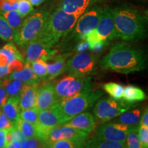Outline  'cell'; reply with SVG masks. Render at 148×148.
Returning a JSON list of instances; mask_svg holds the SVG:
<instances>
[{"instance_id":"obj_1","label":"cell","mask_w":148,"mask_h":148,"mask_svg":"<svg viewBox=\"0 0 148 148\" xmlns=\"http://www.w3.org/2000/svg\"><path fill=\"white\" fill-rule=\"evenodd\" d=\"M145 57L139 48L125 42H118L110 48L99 62L102 69L129 74L145 68Z\"/></svg>"},{"instance_id":"obj_2","label":"cell","mask_w":148,"mask_h":148,"mask_svg":"<svg viewBox=\"0 0 148 148\" xmlns=\"http://www.w3.org/2000/svg\"><path fill=\"white\" fill-rule=\"evenodd\" d=\"M113 16L116 38L127 41H137L145 36V18L131 8L111 9Z\"/></svg>"},{"instance_id":"obj_3","label":"cell","mask_w":148,"mask_h":148,"mask_svg":"<svg viewBox=\"0 0 148 148\" xmlns=\"http://www.w3.org/2000/svg\"><path fill=\"white\" fill-rule=\"evenodd\" d=\"M79 16L67 14L58 8L51 14L49 13L45 27L37 39L52 47L62 37L73 30Z\"/></svg>"},{"instance_id":"obj_4","label":"cell","mask_w":148,"mask_h":148,"mask_svg":"<svg viewBox=\"0 0 148 148\" xmlns=\"http://www.w3.org/2000/svg\"><path fill=\"white\" fill-rule=\"evenodd\" d=\"M103 95L102 90H92L78 94L63 101H57L54 105L60 114L64 124L73 116L89 108Z\"/></svg>"},{"instance_id":"obj_5","label":"cell","mask_w":148,"mask_h":148,"mask_svg":"<svg viewBox=\"0 0 148 148\" xmlns=\"http://www.w3.org/2000/svg\"><path fill=\"white\" fill-rule=\"evenodd\" d=\"M49 14L47 12L39 11L29 15L16 32L14 41L17 45L23 46L37 39L45 27Z\"/></svg>"},{"instance_id":"obj_6","label":"cell","mask_w":148,"mask_h":148,"mask_svg":"<svg viewBox=\"0 0 148 148\" xmlns=\"http://www.w3.org/2000/svg\"><path fill=\"white\" fill-rule=\"evenodd\" d=\"M92 90V78L90 76L80 77L69 75L54 84L56 102Z\"/></svg>"},{"instance_id":"obj_7","label":"cell","mask_w":148,"mask_h":148,"mask_svg":"<svg viewBox=\"0 0 148 148\" xmlns=\"http://www.w3.org/2000/svg\"><path fill=\"white\" fill-rule=\"evenodd\" d=\"M65 72L70 75L80 77L95 75L97 72V60L91 53L79 52L66 61Z\"/></svg>"},{"instance_id":"obj_8","label":"cell","mask_w":148,"mask_h":148,"mask_svg":"<svg viewBox=\"0 0 148 148\" xmlns=\"http://www.w3.org/2000/svg\"><path fill=\"white\" fill-rule=\"evenodd\" d=\"M134 106V103H129L112 97H104L97 101L93 109V113L99 121H108L129 110Z\"/></svg>"},{"instance_id":"obj_9","label":"cell","mask_w":148,"mask_h":148,"mask_svg":"<svg viewBox=\"0 0 148 148\" xmlns=\"http://www.w3.org/2000/svg\"><path fill=\"white\" fill-rule=\"evenodd\" d=\"M136 129L115 122L104 123L96 130V137L107 140L125 143L127 135L132 130Z\"/></svg>"},{"instance_id":"obj_10","label":"cell","mask_w":148,"mask_h":148,"mask_svg":"<svg viewBox=\"0 0 148 148\" xmlns=\"http://www.w3.org/2000/svg\"><path fill=\"white\" fill-rule=\"evenodd\" d=\"M103 9L100 7H93L84 12L75 23L73 35L82 38L87 35L97 27L100 19Z\"/></svg>"},{"instance_id":"obj_11","label":"cell","mask_w":148,"mask_h":148,"mask_svg":"<svg viewBox=\"0 0 148 148\" xmlns=\"http://www.w3.org/2000/svg\"><path fill=\"white\" fill-rule=\"evenodd\" d=\"M88 136V133L84 131L61 125L47 130L40 140L49 145L57 140L62 139L86 140Z\"/></svg>"},{"instance_id":"obj_12","label":"cell","mask_w":148,"mask_h":148,"mask_svg":"<svg viewBox=\"0 0 148 148\" xmlns=\"http://www.w3.org/2000/svg\"><path fill=\"white\" fill-rule=\"evenodd\" d=\"M94 31L102 46L108 43L112 38H116L115 27L111 8L103 9L99 23Z\"/></svg>"},{"instance_id":"obj_13","label":"cell","mask_w":148,"mask_h":148,"mask_svg":"<svg viewBox=\"0 0 148 148\" xmlns=\"http://www.w3.org/2000/svg\"><path fill=\"white\" fill-rule=\"evenodd\" d=\"M24 46H25V62L29 64L39 59L46 61L56 52V51L51 49V47L38 39L32 40Z\"/></svg>"},{"instance_id":"obj_14","label":"cell","mask_w":148,"mask_h":148,"mask_svg":"<svg viewBox=\"0 0 148 148\" xmlns=\"http://www.w3.org/2000/svg\"><path fill=\"white\" fill-rule=\"evenodd\" d=\"M63 124L62 118L54 104L45 110H40L38 114L37 128L41 130H49L53 127Z\"/></svg>"},{"instance_id":"obj_15","label":"cell","mask_w":148,"mask_h":148,"mask_svg":"<svg viewBox=\"0 0 148 148\" xmlns=\"http://www.w3.org/2000/svg\"><path fill=\"white\" fill-rule=\"evenodd\" d=\"M56 102V98L54 84H44L38 86L36 92V105L40 111L45 110Z\"/></svg>"},{"instance_id":"obj_16","label":"cell","mask_w":148,"mask_h":148,"mask_svg":"<svg viewBox=\"0 0 148 148\" xmlns=\"http://www.w3.org/2000/svg\"><path fill=\"white\" fill-rule=\"evenodd\" d=\"M62 125L89 133L92 132L95 128V120L91 113L84 112L73 116Z\"/></svg>"},{"instance_id":"obj_17","label":"cell","mask_w":148,"mask_h":148,"mask_svg":"<svg viewBox=\"0 0 148 148\" xmlns=\"http://www.w3.org/2000/svg\"><path fill=\"white\" fill-rule=\"evenodd\" d=\"M95 0H60L58 8L64 12L81 16Z\"/></svg>"},{"instance_id":"obj_18","label":"cell","mask_w":148,"mask_h":148,"mask_svg":"<svg viewBox=\"0 0 148 148\" xmlns=\"http://www.w3.org/2000/svg\"><path fill=\"white\" fill-rule=\"evenodd\" d=\"M38 87V84L23 85L19 95V107L21 110L35 107Z\"/></svg>"},{"instance_id":"obj_19","label":"cell","mask_w":148,"mask_h":148,"mask_svg":"<svg viewBox=\"0 0 148 148\" xmlns=\"http://www.w3.org/2000/svg\"><path fill=\"white\" fill-rule=\"evenodd\" d=\"M66 55L53 56L45 61L47 68V79H52L65 72Z\"/></svg>"},{"instance_id":"obj_20","label":"cell","mask_w":148,"mask_h":148,"mask_svg":"<svg viewBox=\"0 0 148 148\" xmlns=\"http://www.w3.org/2000/svg\"><path fill=\"white\" fill-rule=\"evenodd\" d=\"M19 95L10 97L2 107L3 112L14 125L20 118L21 109L19 107Z\"/></svg>"},{"instance_id":"obj_21","label":"cell","mask_w":148,"mask_h":148,"mask_svg":"<svg viewBox=\"0 0 148 148\" xmlns=\"http://www.w3.org/2000/svg\"><path fill=\"white\" fill-rule=\"evenodd\" d=\"M8 77L19 79L24 84H36L41 81L33 72L30 64L27 62H25L23 68L21 70L10 73Z\"/></svg>"},{"instance_id":"obj_22","label":"cell","mask_w":148,"mask_h":148,"mask_svg":"<svg viewBox=\"0 0 148 148\" xmlns=\"http://www.w3.org/2000/svg\"><path fill=\"white\" fill-rule=\"evenodd\" d=\"M140 118V109H134L132 110H127L123 112L112 122L122 123V124H125L128 125V126L134 127V128H138Z\"/></svg>"},{"instance_id":"obj_23","label":"cell","mask_w":148,"mask_h":148,"mask_svg":"<svg viewBox=\"0 0 148 148\" xmlns=\"http://www.w3.org/2000/svg\"><path fill=\"white\" fill-rule=\"evenodd\" d=\"M122 98L127 102L135 103L144 100L146 95L145 92L140 88L133 85H128L124 87Z\"/></svg>"},{"instance_id":"obj_24","label":"cell","mask_w":148,"mask_h":148,"mask_svg":"<svg viewBox=\"0 0 148 148\" xmlns=\"http://www.w3.org/2000/svg\"><path fill=\"white\" fill-rule=\"evenodd\" d=\"M84 148H125V143L95 137L86 142Z\"/></svg>"},{"instance_id":"obj_25","label":"cell","mask_w":148,"mask_h":148,"mask_svg":"<svg viewBox=\"0 0 148 148\" xmlns=\"http://www.w3.org/2000/svg\"><path fill=\"white\" fill-rule=\"evenodd\" d=\"M1 85L8 97H12L20 95L23 84L19 79L6 77L1 82Z\"/></svg>"},{"instance_id":"obj_26","label":"cell","mask_w":148,"mask_h":148,"mask_svg":"<svg viewBox=\"0 0 148 148\" xmlns=\"http://www.w3.org/2000/svg\"><path fill=\"white\" fill-rule=\"evenodd\" d=\"M0 14L6 20L9 25L16 32L21 27L23 23V17L16 10L1 12H0Z\"/></svg>"},{"instance_id":"obj_27","label":"cell","mask_w":148,"mask_h":148,"mask_svg":"<svg viewBox=\"0 0 148 148\" xmlns=\"http://www.w3.org/2000/svg\"><path fill=\"white\" fill-rule=\"evenodd\" d=\"M86 140L62 139L49 145V148H84Z\"/></svg>"},{"instance_id":"obj_28","label":"cell","mask_w":148,"mask_h":148,"mask_svg":"<svg viewBox=\"0 0 148 148\" xmlns=\"http://www.w3.org/2000/svg\"><path fill=\"white\" fill-rule=\"evenodd\" d=\"M15 127L23 133L26 138L36 137V125L20 119L15 124Z\"/></svg>"},{"instance_id":"obj_29","label":"cell","mask_w":148,"mask_h":148,"mask_svg":"<svg viewBox=\"0 0 148 148\" xmlns=\"http://www.w3.org/2000/svg\"><path fill=\"white\" fill-rule=\"evenodd\" d=\"M16 33V31L14 30L0 14V38L5 41L14 40Z\"/></svg>"},{"instance_id":"obj_30","label":"cell","mask_w":148,"mask_h":148,"mask_svg":"<svg viewBox=\"0 0 148 148\" xmlns=\"http://www.w3.org/2000/svg\"><path fill=\"white\" fill-rule=\"evenodd\" d=\"M103 88L113 99H121L123 97L124 90L123 85L115 82H108L103 85Z\"/></svg>"},{"instance_id":"obj_31","label":"cell","mask_w":148,"mask_h":148,"mask_svg":"<svg viewBox=\"0 0 148 148\" xmlns=\"http://www.w3.org/2000/svg\"><path fill=\"white\" fill-rule=\"evenodd\" d=\"M0 53L4 54L8 58L9 63L15 59L23 60L21 53L18 50L16 46L12 42H9V43L3 46L1 49H0Z\"/></svg>"},{"instance_id":"obj_32","label":"cell","mask_w":148,"mask_h":148,"mask_svg":"<svg viewBox=\"0 0 148 148\" xmlns=\"http://www.w3.org/2000/svg\"><path fill=\"white\" fill-rule=\"evenodd\" d=\"M30 64L33 72L36 74L40 80L47 78L48 73L47 63L45 60L42 59H39V60L33 62Z\"/></svg>"},{"instance_id":"obj_33","label":"cell","mask_w":148,"mask_h":148,"mask_svg":"<svg viewBox=\"0 0 148 148\" xmlns=\"http://www.w3.org/2000/svg\"><path fill=\"white\" fill-rule=\"evenodd\" d=\"M40 110L36 107L27 108L21 110L20 112V119L26 121L33 124L36 125L38 123V117Z\"/></svg>"},{"instance_id":"obj_34","label":"cell","mask_w":148,"mask_h":148,"mask_svg":"<svg viewBox=\"0 0 148 148\" xmlns=\"http://www.w3.org/2000/svg\"><path fill=\"white\" fill-rule=\"evenodd\" d=\"M125 148H141L138 136V128L129 132L125 139Z\"/></svg>"},{"instance_id":"obj_35","label":"cell","mask_w":148,"mask_h":148,"mask_svg":"<svg viewBox=\"0 0 148 148\" xmlns=\"http://www.w3.org/2000/svg\"><path fill=\"white\" fill-rule=\"evenodd\" d=\"M16 10L22 17H25L29 14L32 13L34 8H33V5L31 4L28 0H18Z\"/></svg>"},{"instance_id":"obj_36","label":"cell","mask_w":148,"mask_h":148,"mask_svg":"<svg viewBox=\"0 0 148 148\" xmlns=\"http://www.w3.org/2000/svg\"><path fill=\"white\" fill-rule=\"evenodd\" d=\"M138 136L141 148L148 147V126L139 125L138 128Z\"/></svg>"},{"instance_id":"obj_37","label":"cell","mask_w":148,"mask_h":148,"mask_svg":"<svg viewBox=\"0 0 148 148\" xmlns=\"http://www.w3.org/2000/svg\"><path fill=\"white\" fill-rule=\"evenodd\" d=\"M18 0H0V12L16 10Z\"/></svg>"},{"instance_id":"obj_38","label":"cell","mask_w":148,"mask_h":148,"mask_svg":"<svg viewBox=\"0 0 148 148\" xmlns=\"http://www.w3.org/2000/svg\"><path fill=\"white\" fill-rule=\"evenodd\" d=\"M14 128H16L14 123L5 115L3 111L0 109V129L12 130Z\"/></svg>"},{"instance_id":"obj_39","label":"cell","mask_w":148,"mask_h":148,"mask_svg":"<svg viewBox=\"0 0 148 148\" xmlns=\"http://www.w3.org/2000/svg\"><path fill=\"white\" fill-rule=\"evenodd\" d=\"M42 141L37 137L26 138L21 144V148H38Z\"/></svg>"},{"instance_id":"obj_40","label":"cell","mask_w":148,"mask_h":148,"mask_svg":"<svg viewBox=\"0 0 148 148\" xmlns=\"http://www.w3.org/2000/svg\"><path fill=\"white\" fill-rule=\"evenodd\" d=\"M24 64H25V62H24L23 60H21V59H15V60H12L8 64L10 74L13 73V72L21 70L23 68Z\"/></svg>"},{"instance_id":"obj_41","label":"cell","mask_w":148,"mask_h":148,"mask_svg":"<svg viewBox=\"0 0 148 148\" xmlns=\"http://www.w3.org/2000/svg\"><path fill=\"white\" fill-rule=\"evenodd\" d=\"M10 133L11 136H12V140H18V141L21 142L22 144L24 140L26 139L23 133L20 130H18V129L14 128L12 130H10Z\"/></svg>"},{"instance_id":"obj_42","label":"cell","mask_w":148,"mask_h":148,"mask_svg":"<svg viewBox=\"0 0 148 148\" xmlns=\"http://www.w3.org/2000/svg\"><path fill=\"white\" fill-rule=\"evenodd\" d=\"M8 96L7 95L6 92L5 91L3 86H0V109H2V107L6 102Z\"/></svg>"},{"instance_id":"obj_43","label":"cell","mask_w":148,"mask_h":148,"mask_svg":"<svg viewBox=\"0 0 148 148\" xmlns=\"http://www.w3.org/2000/svg\"><path fill=\"white\" fill-rule=\"evenodd\" d=\"M8 132L7 130L0 129V148H5V135Z\"/></svg>"},{"instance_id":"obj_44","label":"cell","mask_w":148,"mask_h":148,"mask_svg":"<svg viewBox=\"0 0 148 148\" xmlns=\"http://www.w3.org/2000/svg\"><path fill=\"white\" fill-rule=\"evenodd\" d=\"M139 125H145V126H148V110L147 108L144 111L143 115H142L141 120H140V123Z\"/></svg>"},{"instance_id":"obj_45","label":"cell","mask_w":148,"mask_h":148,"mask_svg":"<svg viewBox=\"0 0 148 148\" xmlns=\"http://www.w3.org/2000/svg\"><path fill=\"white\" fill-rule=\"evenodd\" d=\"M10 74V72H9V69L8 66H0V78L1 77H3L5 76V75Z\"/></svg>"},{"instance_id":"obj_46","label":"cell","mask_w":148,"mask_h":148,"mask_svg":"<svg viewBox=\"0 0 148 148\" xmlns=\"http://www.w3.org/2000/svg\"><path fill=\"white\" fill-rule=\"evenodd\" d=\"M8 58L4 54L0 53V66H4L8 64Z\"/></svg>"},{"instance_id":"obj_47","label":"cell","mask_w":148,"mask_h":148,"mask_svg":"<svg viewBox=\"0 0 148 148\" xmlns=\"http://www.w3.org/2000/svg\"><path fill=\"white\" fill-rule=\"evenodd\" d=\"M29 2L31 3V4L32 5H36V6H38L39 5L40 3L45 1V0H28Z\"/></svg>"},{"instance_id":"obj_48","label":"cell","mask_w":148,"mask_h":148,"mask_svg":"<svg viewBox=\"0 0 148 148\" xmlns=\"http://www.w3.org/2000/svg\"><path fill=\"white\" fill-rule=\"evenodd\" d=\"M5 148H16V147L12 143V142H11V143L7 144V145H5Z\"/></svg>"},{"instance_id":"obj_49","label":"cell","mask_w":148,"mask_h":148,"mask_svg":"<svg viewBox=\"0 0 148 148\" xmlns=\"http://www.w3.org/2000/svg\"><path fill=\"white\" fill-rule=\"evenodd\" d=\"M38 148H44V147H41V146H40V147H38Z\"/></svg>"},{"instance_id":"obj_50","label":"cell","mask_w":148,"mask_h":148,"mask_svg":"<svg viewBox=\"0 0 148 148\" xmlns=\"http://www.w3.org/2000/svg\"><path fill=\"white\" fill-rule=\"evenodd\" d=\"M0 47H1V43H0Z\"/></svg>"},{"instance_id":"obj_51","label":"cell","mask_w":148,"mask_h":148,"mask_svg":"<svg viewBox=\"0 0 148 148\" xmlns=\"http://www.w3.org/2000/svg\"><path fill=\"white\" fill-rule=\"evenodd\" d=\"M0 83H1V81H0Z\"/></svg>"}]
</instances>
